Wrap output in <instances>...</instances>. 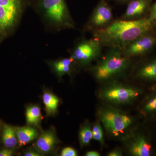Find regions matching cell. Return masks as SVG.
Wrapping results in <instances>:
<instances>
[{"instance_id":"cell-24","label":"cell","mask_w":156,"mask_h":156,"mask_svg":"<svg viewBox=\"0 0 156 156\" xmlns=\"http://www.w3.org/2000/svg\"><path fill=\"white\" fill-rule=\"evenodd\" d=\"M13 155V151L11 149H3L0 151V156H11Z\"/></svg>"},{"instance_id":"cell-18","label":"cell","mask_w":156,"mask_h":156,"mask_svg":"<svg viewBox=\"0 0 156 156\" xmlns=\"http://www.w3.org/2000/svg\"><path fill=\"white\" fill-rule=\"evenodd\" d=\"M41 120V109L37 105L29 107L26 111L27 122L28 125L37 126Z\"/></svg>"},{"instance_id":"cell-4","label":"cell","mask_w":156,"mask_h":156,"mask_svg":"<svg viewBox=\"0 0 156 156\" xmlns=\"http://www.w3.org/2000/svg\"><path fill=\"white\" fill-rule=\"evenodd\" d=\"M31 0H0V44L15 32Z\"/></svg>"},{"instance_id":"cell-15","label":"cell","mask_w":156,"mask_h":156,"mask_svg":"<svg viewBox=\"0 0 156 156\" xmlns=\"http://www.w3.org/2000/svg\"><path fill=\"white\" fill-rule=\"evenodd\" d=\"M16 131L18 142L20 146L33 141L38 136L37 132L32 127H18L16 128Z\"/></svg>"},{"instance_id":"cell-17","label":"cell","mask_w":156,"mask_h":156,"mask_svg":"<svg viewBox=\"0 0 156 156\" xmlns=\"http://www.w3.org/2000/svg\"><path fill=\"white\" fill-rule=\"evenodd\" d=\"M43 101L47 115L55 114L57 110L59 100L55 95L49 92H45L43 95Z\"/></svg>"},{"instance_id":"cell-19","label":"cell","mask_w":156,"mask_h":156,"mask_svg":"<svg viewBox=\"0 0 156 156\" xmlns=\"http://www.w3.org/2000/svg\"><path fill=\"white\" fill-rule=\"evenodd\" d=\"M143 114L147 116H156V92L148 98L143 104Z\"/></svg>"},{"instance_id":"cell-2","label":"cell","mask_w":156,"mask_h":156,"mask_svg":"<svg viewBox=\"0 0 156 156\" xmlns=\"http://www.w3.org/2000/svg\"><path fill=\"white\" fill-rule=\"evenodd\" d=\"M30 5L48 31L57 32L75 28V23L65 0H32Z\"/></svg>"},{"instance_id":"cell-5","label":"cell","mask_w":156,"mask_h":156,"mask_svg":"<svg viewBox=\"0 0 156 156\" xmlns=\"http://www.w3.org/2000/svg\"><path fill=\"white\" fill-rule=\"evenodd\" d=\"M103 48L96 39L83 37L76 40L69 53L76 66L86 67L99 58Z\"/></svg>"},{"instance_id":"cell-16","label":"cell","mask_w":156,"mask_h":156,"mask_svg":"<svg viewBox=\"0 0 156 156\" xmlns=\"http://www.w3.org/2000/svg\"><path fill=\"white\" fill-rule=\"evenodd\" d=\"M2 141L8 148H12L18 143L16 128L9 125H5L3 129Z\"/></svg>"},{"instance_id":"cell-11","label":"cell","mask_w":156,"mask_h":156,"mask_svg":"<svg viewBox=\"0 0 156 156\" xmlns=\"http://www.w3.org/2000/svg\"><path fill=\"white\" fill-rule=\"evenodd\" d=\"M142 57L135 69V77L146 82H156V53Z\"/></svg>"},{"instance_id":"cell-13","label":"cell","mask_w":156,"mask_h":156,"mask_svg":"<svg viewBox=\"0 0 156 156\" xmlns=\"http://www.w3.org/2000/svg\"><path fill=\"white\" fill-rule=\"evenodd\" d=\"M57 143L55 133L51 130H48L42 133L36 142L35 148L39 153L48 154L53 150Z\"/></svg>"},{"instance_id":"cell-21","label":"cell","mask_w":156,"mask_h":156,"mask_svg":"<svg viewBox=\"0 0 156 156\" xmlns=\"http://www.w3.org/2000/svg\"><path fill=\"white\" fill-rule=\"evenodd\" d=\"M92 138L100 143L101 145L104 143L103 132L100 122H97L92 128Z\"/></svg>"},{"instance_id":"cell-14","label":"cell","mask_w":156,"mask_h":156,"mask_svg":"<svg viewBox=\"0 0 156 156\" xmlns=\"http://www.w3.org/2000/svg\"><path fill=\"white\" fill-rule=\"evenodd\" d=\"M50 67L59 77L65 75L70 76L76 66L73 59L70 56L69 58H63L55 61L48 62Z\"/></svg>"},{"instance_id":"cell-8","label":"cell","mask_w":156,"mask_h":156,"mask_svg":"<svg viewBox=\"0 0 156 156\" xmlns=\"http://www.w3.org/2000/svg\"><path fill=\"white\" fill-rule=\"evenodd\" d=\"M112 10L106 0H100L83 28L84 32L93 33L108 27L115 20Z\"/></svg>"},{"instance_id":"cell-27","label":"cell","mask_w":156,"mask_h":156,"mask_svg":"<svg viewBox=\"0 0 156 156\" xmlns=\"http://www.w3.org/2000/svg\"><path fill=\"white\" fill-rule=\"evenodd\" d=\"M86 156H99L100 154L95 151H90L88 152L86 154Z\"/></svg>"},{"instance_id":"cell-12","label":"cell","mask_w":156,"mask_h":156,"mask_svg":"<svg viewBox=\"0 0 156 156\" xmlns=\"http://www.w3.org/2000/svg\"><path fill=\"white\" fill-rule=\"evenodd\" d=\"M128 150L132 156H150L152 154L151 145L142 135H138L134 137L130 143Z\"/></svg>"},{"instance_id":"cell-1","label":"cell","mask_w":156,"mask_h":156,"mask_svg":"<svg viewBox=\"0 0 156 156\" xmlns=\"http://www.w3.org/2000/svg\"><path fill=\"white\" fill-rule=\"evenodd\" d=\"M156 30V20L148 17L136 20L115 19L106 28L92 33L103 47L122 49L144 34Z\"/></svg>"},{"instance_id":"cell-20","label":"cell","mask_w":156,"mask_h":156,"mask_svg":"<svg viewBox=\"0 0 156 156\" xmlns=\"http://www.w3.org/2000/svg\"><path fill=\"white\" fill-rule=\"evenodd\" d=\"M92 138V129L89 123H86L81 127L79 133V140L81 147L88 145Z\"/></svg>"},{"instance_id":"cell-26","label":"cell","mask_w":156,"mask_h":156,"mask_svg":"<svg viewBox=\"0 0 156 156\" xmlns=\"http://www.w3.org/2000/svg\"><path fill=\"white\" fill-rule=\"evenodd\" d=\"M41 154L39 152L35 151H28L26 152L24 154L25 156H41Z\"/></svg>"},{"instance_id":"cell-23","label":"cell","mask_w":156,"mask_h":156,"mask_svg":"<svg viewBox=\"0 0 156 156\" xmlns=\"http://www.w3.org/2000/svg\"><path fill=\"white\" fill-rule=\"evenodd\" d=\"M148 17L151 20H156V2L151 5Z\"/></svg>"},{"instance_id":"cell-7","label":"cell","mask_w":156,"mask_h":156,"mask_svg":"<svg viewBox=\"0 0 156 156\" xmlns=\"http://www.w3.org/2000/svg\"><path fill=\"white\" fill-rule=\"evenodd\" d=\"M98 116L106 131L115 136L123 133L132 123L131 117L109 107L101 108L98 110Z\"/></svg>"},{"instance_id":"cell-10","label":"cell","mask_w":156,"mask_h":156,"mask_svg":"<svg viewBox=\"0 0 156 156\" xmlns=\"http://www.w3.org/2000/svg\"><path fill=\"white\" fill-rule=\"evenodd\" d=\"M153 1L131 0L127 4L126 11L120 19L126 20H136L147 18Z\"/></svg>"},{"instance_id":"cell-25","label":"cell","mask_w":156,"mask_h":156,"mask_svg":"<svg viewBox=\"0 0 156 156\" xmlns=\"http://www.w3.org/2000/svg\"><path fill=\"white\" fill-rule=\"evenodd\" d=\"M122 155V151L119 149H115L114 150L111 151L108 154L109 156H121Z\"/></svg>"},{"instance_id":"cell-22","label":"cell","mask_w":156,"mask_h":156,"mask_svg":"<svg viewBox=\"0 0 156 156\" xmlns=\"http://www.w3.org/2000/svg\"><path fill=\"white\" fill-rule=\"evenodd\" d=\"M61 155L62 156H76L77 153L73 148L71 147L65 148L62 151Z\"/></svg>"},{"instance_id":"cell-9","label":"cell","mask_w":156,"mask_h":156,"mask_svg":"<svg viewBox=\"0 0 156 156\" xmlns=\"http://www.w3.org/2000/svg\"><path fill=\"white\" fill-rule=\"evenodd\" d=\"M156 48V30L144 34L121 49L128 58L140 57L152 53Z\"/></svg>"},{"instance_id":"cell-28","label":"cell","mask_w":156,"mask_h":156,"mask_svg":"<svg viewBox=\"0 0 156 156\" xmlns=\"http://www.w3.org/2000/svg\"><path fill=\"white\" fill-rule=\"evenodd\" d=\"M114 2L119 4H128L131 0H113Z\"/></svg>"},{"instance_id":"cell-6","label":"cell","mask_w":156,"mask_h":156,"mask_svg":"<svg viewBox=\"0 0 156 156\" xmlns=\"http://www.w3.org/2000/svg\"><path fill=\"white\" fill-rule=\"evenodd\" d=\"M140 91L135 87L118 83L108 82L100 92L101 98L105 101L115 104H127L136 99Z\"/></svg>"},{"instance_id":"cell-3","label":"cell","mask_w":156,"mask_h":156,"mask_svg":"<svg viewBox=\"0 0 156 156\" xmlns=\"http://www.w3.org/2000/svg\"><path fill=\"white\" fill-rule=\"evenodd\" d=\"M131 63V58L125 56L121 49L108 48L91 71L96 80L108 83L125 75Z\"/></svg>"}]
</instances>
